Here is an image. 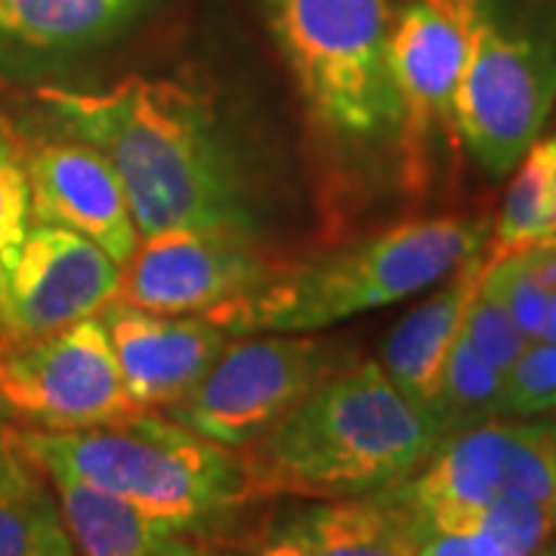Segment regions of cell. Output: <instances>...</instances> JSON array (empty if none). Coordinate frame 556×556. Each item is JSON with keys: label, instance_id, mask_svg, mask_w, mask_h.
I'll return each mask as SVG.
<instances>
[{"label": "cell", "instance_id": "d6986e66", "mask_svg": "<svg viewBox=\"0 0 556 556\" xmlns=\"http://www.w3.org/2000/svg\"><path fill=\"white\" fill-rule=\"evenodd\" d=\"M0 556H75L50 479L10 439L0 457Z\"/></svg>", "mask_w": 556, "mask_h": 556}, {"label": "cell", "instance_id": "7c38bea8", "mask_svg": "<svg viewBox=\"0 0 556 556\" xmlns=\"http://www.w3.org/2000/svg\"><path fill=\"white\" fill-rule=\"evenodd\" d=\"M22 161L31 189V219L78 232L124 269L137 251L139 229L112 161L90 142L65 134L22 142Z\"/></svg>", "mask_w": 556, "mask_h": 556}, {"label": "cell", "instance_id": "5b68a950", "mask_svg": "<svg viewBox=\"0 0 556 556\" xmlns=\"http://www.w3.org/2000/svg\"><path fill=\"white\" fill-rule=\"evenodd\" d=\"M266 16L318 127L350 146L399 142L390 0H266Z\"/></svg>", "mask_w": 556, "mask_h": 556}, {"label": "cell", "instance_id": "f546056e", "mask_svg": "<svg viewBox=\"0 0 556 556\" xmlns=\"http://www.w3.org/2000/svg\"><path fill=\"white\" fill-rule=\"evenodd\" d=\"M544 340H556V298L554 303H551V313H547V325H544V334H541Z\"/></svg>", "mask_w": 556, "mask_h": 556}, {"label": "cell", "instance_id": "e0dca14e", "mask_svg": "<svg viewBox=\"0 0 556 556\" xmlns=\"http://www.w3.org/2000/svg\"><path fill=\"white\" fill-rule=\"evenodd\" d=\"M134 0H0V65H38L105 40Z\"/></svg>", "mask_w": 556, "mask_h": 556}, {"label": "cell", "instance_id": "f1b7e54d", "mask_svg": "<svg viewBox=\"0 0 556 556\" xmlns=\"http://www.w3.org/2000/svg\"><path fill=\"white\" fill-rule=\"evenodd\" d=\"M152 556H211V554L195 551V547H189V544H182V541H170V544H164L159 554H152Z\"/></svg>", "mask_w": 556, "mask_h": 556}, {"label": "cell", "instance_id": "484cf974", "mask_svg": "<svg viewBox=\"0 0 556 556\" xmlns=\"http://www.w3.org/2000/svg\"><path fill=\"white\" fill-rule=\"evenodd\" d=\"M473 526L495 538L504 556H535L556 538V519L541 504L517 495H497Z\"/></svg>", "mask_w": 556, "mask_h": 556}, {"label": "cell", "instance_id": "44dd1931", "mask_svg": "<svg viewBox=\"0 0 556 556\" xmlns=\"http://www.w3.org/2000/svg\"><path fill=\"white\" fill-rule=\"evenodd\" d=\"M430 415L437 417L442 439L504 417V371L479 356L464 334L445 358Z\"/></svg>", "mask_w": 556, "mask_h": 556}, {"label": "cell", "instance_id": "83f0119b", "mask_svg": "<svg viewBox=\"0 0 556 556\" xmlns=\"http://www.w3.org/2000/svg\"><path fill=\"white\" fill-rule=\"evenodd\" d=\"M415 556H504V551L485 529L460 526V529L427 532L420 538Z\"/></svg>", "mask_w": 556, "mask_h": 556}, {"label": "cell", "instance_id": "1f68e13d", "mask_svg": "<svg viewBox=\"0 0 556 556\" xmlns=\"http://www.w3.org/2000/svg\"><path fill=\"white\" fill-rule=\"evenodd\" d=\"M7 455V433H3V430H0V457Z\"/></svg>", "mask_w": 556, "mask_h": 556}, {"label": "cell", "instance_id": "6da1fadb", "mask_svg": "<svg viewBox=\"0 0 556 556\" xmlns=\"http://www.w3.org/2000/svg\"><path fill=\"white\" fill-rule=\"evenodd\" d=\"M56 130L112 161L139 239L182 226L257 232L254 207L207 102L182 84L124 78L109 90L40 87Z\"/></svg>", "mask_w": 556, "mask_h": 556}, {"label": "cell", "instance_id": "ac0fdd59", "mask_svg": "<svg viewBox=\"0 0 556 556\" xmlns=\"http://www.w3.org/2000/svg\"><path fill=\"white\" fill-rule=\"evenodd\" d=\"M47 479L60 501L75 556H152L186 532L174 519L155 517L80 479L65 473H47Z\"/></svg>", "mask_w": 556, "mask_h": 556}, {"label": "cell", "instance_id": "603a6c76", "mask_svg": "<svg viewBox=\"0 0 556 556\" xmlns=\"http://www.w3.org/2000/svg\"><path fill=\"white\" fill-rule=\"evenodd\" d=\"M31 189L22 161V142L0 121V318L7 303V288L22 244L31 229Z\"/></svg>", "mask_w": 556, "mask_h": 556}, {"label": "cell", "instance_id": "277c9868", "mask_svg": "<svg viewBox=\"0 0 556 556\" xmlns=\"http://www.w3.org/2000/svg\"><path fill=\"white\" fill-rule=\"evenodd\" d=\"M47 473H65L118 495L186 532L251 501L236 448L192 433L161 412L87 430H3Z\"/></svg>", "mask_w": 556, "mask_h": 556}, {"label": "cell", "instance_id": "8992f818", "mask_svg": "<svg viewBox=\"0 0 556 556\" xmlns=\"http://www.w3.org/2000/svg\"><path fill=\"white\" fill-rule=\"evenodd\" d=\"M556 109V50L482 0L455 93L457 146L492 177L514 174Z\"/></svg>", "mask_w": 556, "mask_h": 556}, {"label": "cell", "instance_id": "7402d4cb", "mask_svg": "<svg viewBox=\"0 0 556 556\" xmlns=\"http://www.w3.org/2000/svg\"><path fill=\"white\" fill-rule=\"evenodd\" d=\"M501 495L535 501L556 519V417H514Z\"/></svg>", "mask_w": 556, "mask_h": 556}, {"label": "cell", "instance_id": "4dcf8cb0", "mask_svg": "<svg viewBox=\"0 0 556 556\" xmlns=\"http://www.w3.org/2000/svg\"><path fill=\"white\" fill-rule=\"evenodd\" d=\"M535 556H556V538L547 544V547H544V551H538Z\"/></svg>", "mask_w": 556, "mask_h": 556}, {"label": "cell", "instance_id": "2e32d148", "mask_svg": "<svg viewBox=\"0 0 556 556\" xmlns=\"http://www.w3.org/2000/svg\"><path fill=\"white\" fill-rule=\"evenodd\" d=\"M485 263V251H479L464 266H457L452 276L439 281L430 298L420 300L399 318L393 331L380 343V368L396 383L399 393L412 399L424 412H430L437 399L445 358L460 338L464 316L482 281Z\"/></svg>", "mask_w": 556, "mask_h": 556}, {"label": "cell", "instance_id": "9c48e42d", "mask_svg": "<svg viewBox=\"0 0 556 556\" xmlns=\"http://www.w3.org/2000/svg\"><path fill=\"white\" fill-rule=\"evenodd\" d=\"M482 0H390V78L402 105L399 146L408 186L430 177V149L455 134V93Z\"/></svg>", "mask_w": 556, "mask_h": 556}, {"label": "cell", "instance_id": "9a60e30c", "mask_svg": "<svg viewBox=\"0 0 556 556\" xmlns=\"http://www.w3.org/2000/svg\"><path fill=\"white\" fill-rule=\"evenodd\" d=\"M415 519L390 492L316 501L285 517L260 544L257 556H415Z\"/></svg>", "mask_w": 556, "mask_h": 556}, {"label": "cell", "instance_id": "52a82bcc", "mask_svg": "<svg viewBox=\"0 0 556 556\" xmlns=\"http://www.w3.org/2000/svg\"><path fill=\"white\" fill-rule=\"evenodd\" d=\"M353 358L309 334L232 338L211 371L161 415L226 448H248Z\"/></svg>", "mask_w": 556, "mask_h": 556}, {"label": "cell", "instance_id": "4316f807", "mask_svg": "<svg viewBox=\"0 0 556 556\" xmlns=\"http://www.w3.org/2000/svg\"><path fill=\"white\" fill-rule=\"evenodd\" d=\"M485 276L492 278V285L497 288V294L504 298L507 309L514 313L522 334L529 340L541 338L544 325H547V313H551L554 294L532 276V269L526 266L522 254L489 260Z\"/></svg>", "mask_w": 556, "mask_h": 556}, {"label": "cell", "instance_id": "8fae6325", "mask_svg": "<svg viewBox=\"0 0 556 556\" xmlns=\"http://www.w3.org/2000/svg\"><path fill=\"white\" fill-rule=\"evenodd\" d=\"M118 288L121 263L100 244L62 226L31 223L7 288L0 343L43 338L100 316Z\"/></svg>", "mask_w": 556, "mask_h": 556}, {"label": "cell", "instance_id": "7a4b0ae2", "mask_svg": "<svg viewBox=\"0 0 556 556\" xmlns=\"http://www.w3.org/2000/svg\"><path fill=\"white\" fill-rule=\"evenodd\" d=\"M439 442L437 417L365 358L318 383L239 455L251 497L343 501L405 482Z\"/></svg>", "mask_w": 556, "mask_h": 556}, {"label": "cell", "instance_id": "30bf717a", "mask_svg": "<svg viewBox=\"0 0 556 556\" xmlns=\"http://www.w3.org/2000/svg\"><path fill=\"white\" fill-rule=\"evenodd\" d=\"M281 263L257 232L232 226H182L139 239L121 269L115 303L164 316H204L276 276Z\"/></svg>", "mask_w": 556, "mask_h": 556}, {"label": "cell", "instance_id": "4fadbf2b", "mask_svg": "<svg viewBox=\"0 0 556 556\" xmlns=\"http://www.w3.org/2000/svg\"><path fill=\"white\" fill-rule=\"evenodd\" d=\"M100 318L124 387L142 412H164L186 396L232 340L207 316H164L109 303Z\"/></svg>", "mask_w": 556, "mask_h": 556}, {"label": "cell", "instance_id": "ba28073f", "mask_svg": "<svg viewBox=\"0 0 556 556\" xmlns=\"http://www.w3.org/2000/svg\"><path fill=\"white\" fill-rule=\"evenodd\" d=\"M0 408L31 430H87L142 415L100 316L43 338L0 343Z\"/></svg>", "mask_w": 556, "mask_h": 556}, {"label": "cell", "instance_id": "d4e9b609", "mask_svg": "<svg viewBox=\"0 0 556 556\" xmlns=\"http://www.w3.org/2000/svg\"><path fill=\"white\" fill-rule=\"evenodd\" d=\"M556 412V340H529L504 375V417Z\"/></svg>", "mask_w": 556, "mask_h": 556}, {"label": "cell", "instance_id": "cb8c5ba5", "mask_svg": "<svg viewBox=\"0 0 556 556\" xmlns=\"http://www.w3.org/2000/svg\"><path fill=\"white\" fill-rule=\"evenodd\" d=\"M460 334L467 338V343L477 350L479 356L485 358V362H492L497 371H504V375L517 362L519 353L529 346V338L522 334L517 318L507 309V303L497 294V288L485 273H482L477 294H473L470 306H467Z\"/></svg>", "mask_w": 556, "mask_h": 556}, {"label": "cell", "instance_id": "ffe728a7", "mask_svg": "<svg viewBox=\"0 0 556 556\" xmlns=\"http://www.w3.org/2000/svg\"><path fill=\"white\" fill-rule=\"evenodd\" d=\"M556 236V130L514 167L501 211L492 217L485 257L501 260Z\"/></svg>", "mask_w": 556, "mask_h": 556}, {"label": "cell", "instance_id": "3957f363", "mask_svg": "<svg viewBox=\"0 0 556 556\" xmlns=\"http://www.w3.org/2000/svg\"><path fill=\"white\" fill-rule=\"evenodd\" d=\"M489 236V214L402 219L331 254L294 266L281 263L276 276L266 278L260 288L219 303L204 316L229 338L325 331L346 318L437 288L457 266L485 251Z\"/></svg>", "mask_w": 556, "mask_h": 556}, {"label": "cell", "instance_id": "5bb4252c", "mask_svg": "<svg viewBox=\"0 0 556 556\" xmlns=\"http://www.w3.org/2000/svg\"><path fill=\"white\" fill-rule=\"evenodd\" d=\"M510 439L514 417H495L470 430L448 433L417 473L387 492L415 519L420 538L439 529L473 526L504 492Z\"/></svg>", "mask_w": 556, "mask_h": 556}]
</instances>
